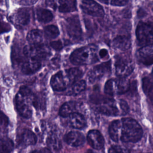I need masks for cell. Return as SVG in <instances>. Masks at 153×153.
<instances>
[{"label": "cell", "mask_w": 153, "mask_h": 153, "mask_svg": "<svg viewBox=\"0 0 153 153\" xmlns=\"http://www.w3.org/2000/svg\"><path fill=\"white\" fill-rule=\"evenodd\" d=\"M18 140L19 143L27 146L34 145L36 142V137L30 130L25 129L19 135Z\"/></svg>", "instance_id": "ac0fdd59"}, {"label": "cell", "mask_w": 153, "mask_h": 153, "mask_svg": "<svg viewBox=\"0 0 153 153\" xmlns=\"http://www.w3.org/2000/svg\"><path fill=\"white\" fill-rule=\"evenodd\" d=\"M53 90L56 91H63L65 90L71 84H72L66 71H60L54 75L50 82Z\"/></svg>", "instance_id": "ba28073f"}, {"label": "cell", "mask_w": 153, "mask_h": 153, "mask_svg": "<svg viewBox=\"0 0 153 153\" xmlns=\"http://www.w3.org/2000/svg\"><path fill=\"white\" fill-rule=\"evenodd\" d=\"M71 62L76 65H90L97 60L96 48L94 45L85 46L75 50L71 55Z\"/></svg>", "instance_id": "3957f363"}, {"label": "cell", "mask_w": 153, "mask_h": 153, "mask_svg": "<svg viewBox=\"0 0 153 153\" xmlns=\"http://www.w3.org/2000/svg\"><path fill=\"white\" fill-rule=\"evenodd\" d=\"M65 141L69 145L76 147L82 145L85 141V138L81 133L72 131L65 136Z\"/></svg>", "instance_id": "e0dca14e"}, {"label": "cell", "mask_w": 153, "mask_h": 153, "mask_svg": "<svg viewBox=\"0 0 153 153\" xmlns=\"http://www.w3.org/2000/svg\"><path fill=\"white\" fill-rule=\"evenodd\" d=\"M112 45L115 48L125 51L130 47L131 41L130 38L126 36H117L112 41Z\"/></svg>", "instance_id": "ffe728a7"}, {"label": "cell", "mask_w": 153, "mask_h": 153, "mask_svg": "<svg viewBox=\"0 0 153 153\" xmlns=\"http://www.w3.org/2000/svg\"><path fill=\"white\" fill-rule=\"evenodd\" d=\"M99 1H100L102 3L106 4H109V0H99Z\"/></svg>", "instance_id": "ab89813d"}, {"label": "cell", "mask_w": 153, "mask_h": 153, "mask_svg": "<svg viewBox=\"0 0 153 153\" xmlns=\"http://www.w3.org/2000/svg\"><path fill=\"white\" fill-rule=\"evenodd\" d=\"M8 124V120L7 117L0 111V127H5Z\"/></svg>", "instance_id": "d6a6232c"}, {"label": "cell", "mask_w": 153, "mask_h": 153, "mask_svg": "<svg viewBox=\"0 0 153 153\" xmlns=\"http://www.w3.org/2000/svg\"><path fill=\"white\" fill-rule=\"evenodd\" d=\"M138 60L145 65L153 63V44H147L140 48L137 52Z\"/></svg>", "instance_id": "7c38bea8"}, {"label": "cell", "mask_w": 153, "mask_h": 153, "mask_svg": "<svg viewBox=\"0 0 153 153\" xmlns=\"http://www.w3.org/2000/svg\"><path fill=\"white\" fill-rule=\"evenodd\" d=\"M1 1H2V0H0V2H1Z\"/></svg>", "instance_id": "b9f144b4"}, {"label": "cell", "mask_w": 153, "mask_h": 153, "mask_svg": "<svg viewBox=\"0 0 153 153\" xmlns=\"http://www.w3.org/2000/svg\"><path fill=\"white\" fill-rule=\"evenodd\" d=\"M66 72L72 83L80 78L82 75V71L77 68H73L66 70Z\"/></svg>", "instance_id": "4316f807"}, {"label": "cell", "mask_w": 153, "mask_h": 153, "mask_svg": "<svg viewBox=\"0 0 153 153\" xmlns=\"http://www.w3.org/2000/svg\"><path fill=\"white\" fill-rule=\"evenodd\" d=\"M97 110L100 113L106 115H118L120 113L114 100L112 99L102 103L97 108Z\"/></svg>", "instance_id": "5bb4252c"}, {"label": "cell", "mask_w": 153, "mask_h": 153, "mask_svg": "<svg viewBox=\"0 0 153 153\" xmlns=\"http://www.w3.org/2000/svg\"><path fill=\"white\" fill-rule=\"evenodd\" d=\"M66 29L69 35L74 39H79L82 30L79 20L77 16H72L67 20Z\"/></svg>", "instance_id": "8fae6325"}, {"label": "cell", "mask_w": 153, "mask_h": 153, "mask_svg": "<svg viewBox=\"0 0 153 153\" xmlns=\"http://www.w3.org/2000/svg\"><path fill=\"white\" fill-rule=\"evenodd\" d=\"M13 62L15 63H19L22 62V58L20 56V52L19 51L16 50V49H14V51H13Z\"/></svg>", "instance_id": "1f68e13d"}, {"label": "cell", "mask_w": 153, "mask_h": 153, "mask_svg": "<svg viewBox=\"0 0 153 153\" xmlns=\"http://www.w3.org/2000/svg\"><path fill=\"white\" fill-rule=\"evenodd\" d=\"M68 117L69 124L73 128H81L85 126V120L81 114L74 112Z\"/></svg>", "instance_id": "d6986e66"}, {"label": "cell", "mask_w": 153, "mask_h": 153, "mask_svg": "<svg viewBox=\"0 0 153 153\" xmlns=\"http://www.w3.org/2000/svg\"><path fill=\"white\" fill-rule=\"evenodd\" d=\"M76 104L74 102H68L64 103L59 110V114L62 117H68L70 114L75 112Z\"/></svg>", "instance_id": "603a6c76"}, {"label": "cell", "mask_w": 153, "mask_h": 153, "mask_svg": "<svg viewBox=\"0 0 153 153\" xmlns=\"http://www.w3.org/2000/svg\"><path fill=\"white\" fill-rule=\"evenodd\" d=\"M36 17L39 22L44 23L51 21L53 18L52 13L45 9H39L37 10Z\"/></svg>", "instance_id": "d4e9b609"}, {"label": "cell", "mask_w": 153, "mask_h": 153, "mask_svg": "<svg viewBox=\"0 0 153 153\" xmlns=\"http://www.w3.org/2000/svg\"><path fill=\"white\" fill-rule=\"evenodd\" d=\"M44 33L47 38L51 39L56 38L59 34V31L56 26L50 25L45 28Z\"/></svg>", "instance_id": "f1b7e54d"}, {"label": "cell", "mask_w": 153, "mask_h": 153, "mask_svg": "<svg viewBox=\"0 0 153 153\" xmlns=\"http://www.w3.org/2000/svg\"><path fill=\"white\" fill-rule=\"evenodd\" d=\"M152 75H153V69H152Z\"/></svg>", "instance_id": "60d3db41"}, {"label": "cell", "mask_w": 153, "mask_h": 153, "mask_svg": "<svg viewBox=\"0 0 153 153\" xmlns=\"http://www.w3.org/2000/svg\"><path fill=\"white\" fill-rule=\"evenodd\" d=\"M13 148V143L10 139H0V152H9Z\"/></svg>", "instance_id": "83f0119b"}, {"label": "cell", "mask_w": 153, "mask_h": 153, "mask_svg": "<svg viewBox=\"0 0 153 153\" xmlns=\"http://www.w3.org/2000/svg\"><path fill=\"white\" fill-rule=\"evenodd\" d=\"M87 140L90 145L95 149H100L105 143L103 136L97 130H91L88 133Z\"/></svg>", "instance_id": "4fadbf2b"}, {"label": "cell", "mask_w": 153, "mask_h": 153, "mask_svg": "<svg viewBox=\"0 0 153 153\" xmlns=\"http://www.w3.org/2000/svg\"><path fill=\"white\" fill-rule=\"evenodd\" d=\"M111 138L115 142H136L141 138L143 130L139 124L131 118H124L115 120L109 127Z\"/></svg>", "instance_id": "6da1fadb"}, {"label": "cell", "mask_w": 153, "mask_h": 153, "mask_svg": "<svg viewBox=\"0 0 153 153\" xmlns=\"http://www.w3.org/2000/svg\"><path fill=\"white\" fill-rule=\"evenodd\" d=\"M129 151L127 150V149L122 147L121 146L118 145H115L111 147V148L109 149V152L114 153V152H128Z\"/></svg>", "instance_id": "f546056e"}, {"label": "cell", "mask_w": 153, "mask_h": 153, "mask_svg": "<svg viewBox=\"0 0 153 153\" xmlns=\"http://www.w3.org/2000/svg\"><path fill=\"white\" fill-rule=\"evenodd\" d=\"M119 106L121 109V112L122 114H126L128 111V106L127 103L124 100H120L119 102Z\"/></svg>", "instance_id": "4dcf8cb0"}, {"label": "cell", "mask_w": 153, "mask_h": 153, "mask_svg": "<svg viewBox=\"0 0 153 153\" xmlns=\"http://www.w3.org/2000/svg\"><path fill=\"white\" fill-rule=\"evenodd\" d=\"M115 67L116 74L119 77H126L133 72L134 65L129 58L124 56H118L116 58Z\"/></svg>", "instance_id": "52a82bcc"}, {"label": "cell", "mask_w": 153, "mask_h": 153, "mask_svg": "<svg viewBox=\"0 0 153 153\" xmlns=\"http://www.w3.org/2000/svg\"><path fill=\"white\" fill-rule=\"evenodd\" d=\"M34 98L35 96L29 88L26 86L20 88L15 98V103L19 112L22 117L26 118L31 117Z\"/></svg>", "instance_id": "7a4b0ae2"}, {"label": "cell", "mask_w": 153, "mask_h": 153, "mask_svg": "<svg viewBox=\"0 0 153 153\" xmlns=\"http://www.w3.org/2000/svg\"><path fill=\"white\" fill-rule=\"evenodd\" d=\"M46 4L53 9L57 8V0H46Z\"/></svg>", "instance_id": "8d00e7d4"}, {"label": "cell", "mask_w": 153, "mask_h": 153, "mask_svg": "<svg viewBox=\"0 0 153 153\" xmlns=\"http://www.w3.org/2000/svg\"><path fill=\"white\" fill-rule=\"evenodd\" d=\"M86 87L85 81L84 80H77L72 84L71 88V94H78L83 91Z\"/></svg>", "instance_id": "484cf974"}, {"label": "cell", "mask_w": 153, "mask_h": 153, "mask_svg": "<svg viewBox=\"0 0 153 153\" xmlns=\"http://www.w3.org/2000/svg\"><path fill=\"white\" fill-rule=\"evenodd\" d=\"M10 30V26L6 23L0 21V33Z\"/></svg>", "instance_id": "e575fe53"}, {"label": "cell", "mask_w": 153, "mask_h": 153, "mask_svg": "<svg viewBox=\"0 0 153 153\" xmlns=\"http://www.w3.org/2000/svg\"><path fill=\"white\" fill-rule=\"evenodd\" d=\"M75 0H57V8L62 13L74 11L76 10Z\"/></svg>", "instance_id": "44dd1931"}, {"label": "cell", "mask_w": 153, "mask_h": 153, "mask_svg": "<svg viewBox=\"0 0 153 153\" xmlns=\"http://www.w3.org/2000/svg\"><path fill=\"white\" fill-rule=\"evenodd\" d=\"M136 34L139 44L153 43V22H140L137 26Z\"/></svg>", "instance_id": "5b68a950"}, {"label": "cell", "mask_w": 153, "mask_h": 153, "mask_svg": "<svg viewBox=\"0 0 153 153\" xmlns=\"http://www.w3.org/2000/svg\"><path fill=\"white\" fill-rule=\"evenodd\" d=\"M128 0H111V4L115 6H123L126 5Z\"/></svg>", "instance_id": "d590c367"}, {"label": "cell", "mask_w": 153, "mask_h": 153, "mask_svg": "<svg viewBox=\"0 0 153 153\" xmlns=\"http://www.w3.org/2000/svg\"><path fill=\"white\" fill-rule=\"evenodd\" d=\"M111 71L110 62H105L93 68L88 74V79L90 82H94L108 74Z\"/></svg>", "instance_id": "30bf717a"}, {"label": "cell", "mask_w": 153, "mask_h": 153, "mask_svg": "<svg viewBox=\"0 0 153 153\" xmlns=\"http://www.w3.org/2000/svg\"><path fill=\"white\" fill-rule=\"evenodd\" d=\"M50 45L56 50H60L62 48V44L60 41H53L50 43Z\"/></svg>", "instance_id": "836d02e7"}, {"label": "cell", "mask_w": 153, "mask_h": 153, "mask_svg": "<svg viewBox=\"0 0 153 153\" xmlns=\"http://www.w3.org/2000/svg\"><path fill=\"white\" fill-rule=\"evenodd\" d=\"M50 51L48 47L41 44H30L25 46L23 48L24 56L28 58H33L39 60L46 59Z\"/></svg>", "instance_id": "8992f818"}, {"label": "cell", "mask_w": 153, "mask_h": 153, "mask_svg": "<svg viewBox=\"0 0 153 153\" xmlns=\"http://www.w3.org/2000/svg\"><path fill=\"white\" fill-rule=\"evenodd\" d=\"M47 145L49 149L54 151H59L62 148L61 142L55 134H51L48 137Z\"/></svg>", "instance_id": "cb8c5ba5"}, {"label": "cell", "mask_w": 153, "mask_h": 153, "mask_svg": "<svg viewBox=\"0 0 153 153\" xmlns=\"http://www.w3.org/2000/svg\"><path fill=\"white\" fill-rule=\"evenodd\" d=\"M130 88L129 81L125 77H120L117 79H110L105 85L104 91L110 96L121 94L127 92Z\"/></svg>", "instance_id": "277c9868"}, {"label": "cell", "mask_w": 153, "mask_h": 153, "mask_svg": "<svg viewBox=\"0 0 153 153\" xmlns=\"http://www.w3.org/2000/svg\"><path fill=\"white\" fill-rule=\"evenodd\" d=\"M38 0H20V4L23 5H30L34 4Z\"/></svg>", "instance_id": "74e56055"}, {"label": "cell", "mask_w": 153, "mask_h": 153, "mask_svg": "<svg viewBox=\"0 0 153 153\" xmlns=\"http://www.w3.org/2000/svg\"><path fill=\"white\" fill-rule=\"evenodd\" d=\"M81 8L85 13L92 16L102 17L104 15L102 7L93 0H82Z\"/></svg>", "instance_id": "9c48e42d"}, {"label": "cell", "mask_w": 153, "mask_h": 153, "mask_svg": "<svg viewBox=\"0 0 153 153\" xmlns=\"http://www.w3.org/2000/svg\"><path fill=\"white\" fill-rule=\"evenodd\" d=\"M108 55V51L106 49H102L99 51V56L101 58H103Z\"/></svg>", "instance_id": "f35d334b"}, {"label": "cell", "mask_w": 153, "mask_h": 153, "mask_svg": "<svg viewBox=\"0 0 153 153\" xmlns=\"http://www.w3.org/2000/svg\"><path fill=\"white\" fill-rule=\"evenodd\" d=\"M27 39L30 44H41L43 39L42 34L39 30H32L28 33Z\"/></svg>", "instance_id": "7402d4cb"}, {"label": "cell", "mask_w": 153, "mask_h": 153, "mask_svg": "<svg viewBox=\"0 0 153 153\" xmlns=\"http://www.w3.org/2000/svg\"><path fill=\"white\" fill-rule=\"evenodd\" d=\"M29 13L25 9L19 10L12 17L13 23L19 27H23L27 25L29 22Z\"/></svg>", "instance_id": "2e32d148"}, {"label": "cell", "mask_w": 153, "mask_h": 153, "mask_svg": "<svg viewBox=\"0 0 153 153\" xmlns=\"http://www.w3.org/2000/svg\"><path fill=\"white\" fill-rule=\"evenodd\" d=\"M41 66V60L28 58L22 62V71L25 74H31L38 71Z\"/></svg>", "instance_id": "9a60e30c"}]
</instances>
